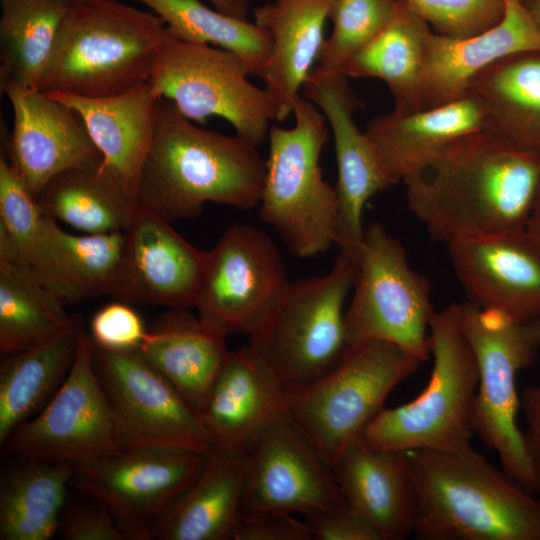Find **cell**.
Instances as JSON below:
<instances>
[{"instance_id":"6da1fadb","label":"cell","mask_w":540,"mask_h":540,"mask_svg":"<svg viewBox=\"0 0 540 540\" xmlns=\"http://www.w3.org/2000/svg\"><path fill=\"white\" fill-rule=\"evenodd\" d=\"M403 182L407 207L432 240L447 245L522 231L540 189V153L483 130L454 141Z\"/></svg>"},{"instance_id":"7a4b0ae2","label":"cell","mask_w":540,"mask_h":540,"mask_svg":"<svg viewBox=\"0 0 540 540\" xmlns=\"http://www.w3.org/2000/svg\"><path fill=\"white\" fill-rule=\"evenodd\" d=\"M239 135L194 125L160 99L136 202L173 222L199 215L207 202L248 210L259 205L266 160Z\"/></svg>"},{"instance_id":"3957f363","label":"cell","mask_w":540,"mask_h":540,"mask_svg":"<svg viewBox=\"0 0 540 540\" xmlns=\"http://www.w3.org/2000/svg\"><path fill=\"white\" fill-rule=\"evenodd\" d=\"M418 540H540V501L471 444L409 451Z\"/></svg>"},{"instance_id":"277c9868","label":"cell","mask_w":540,"mask_h":540,"mask_svg":"<svg viewBox=\"0 0 540 540\" xmlns=\"http://www.w3.org/2000/svg\"><path fill=\"white\" fill-rule=\"evenodd\" d=\"M171 37L155 13L117 0L73 3L36 88L85 97L124 93L149 80Z\"/></svg>"},{"instance_id":"5b68a950","label":"cell","mask_w":540,"mask_h":540,"mask_svg":"<svg viewBox=\"0 0 540 540\" xmlns=\"http://www.w3.org/2000/svg\"><path fill=\"white\" fill-rule=\"evenodd\" d=\"M295 125H271L260 219L272 226L289 251L306 259L336 244L338 198L323 178L320 155L329 138L327 120L310 100L294 103Z\"/></svg>"},{"instance_id":"8992f818","label":"cell","mask_w":540,"mask_h":540,"mask_svg":"<svg viewBox=\"0 0 540 540\" xmlns=\"http://www.w3.org/2000/svg\"><path fill=\"white\" fill-rule=\"evenodd\" d=\"M459 323L479 373L471 408L473 434L497 453L503 470L535 495V467L516 422L521 406L516 376L537 358L540 320L516 319L467 301L459 303Z\"/></svg>"},{"instance_id":"52a82bcc","label":"cell","mask_w":540,"mask_h":540,"mask_svg":"<svg viewBox=\"0 0 540 540\" xmlns=\"http://www.w3.org/2000/svg\"><path fill=\"white\" fill-rule=\"evenodd\" d=\"M421 364L393 343L363 342L318 379L286 386L288 417L331 468L362 439L391 391Z\"/></svg>"},{"instance_id":"ba28073f","label":"cell","mask_w":540,"mask_h":540,"mask_svg":"<svg viewBox=\"0 0 540 540\" xmlns=\"http://www.w3.org/2000/svg\"><path fill=\"white\" fill-rule=\"evenodd\" d=\"M433 368L426 388L412 401L382 408L362 442L400 450L453 451L471 444V408L478 366L459 323V303L435 311L429 325Z\"/></svg>"},{"instance_id":"9c48e42d","label":"cell","mask_w":540,"mask_h":540,"mask_svg":"<svg viewBox=\"0 0 540 540\" xmlns=\"http://www.w3.org/2000/svg\"><path fill=\"white\" fill-rule=\"evenodd\" d=\"M356 258L353 295L345 311L348 348L382 340L428 360L429 325L436 311L429 279L410 266L401 242L379 222L364 228Z\"/></svg>"},{"instance_id":"30bf717a","label":"cell","mask_w":540,"mask_h":540,"mask_svg":"<svg viewBox=\"0 0 540 540\" xmlns=\"http://www.w3.org/2000/svg\"><path fill=\"white\" fill-rule=\"evenodd\" d=\"M356 275V256L339 251L325 275L290 283L269 325L250 339L286 386L318 379L349 350L344 307Z\"/></svg>"},{"instance_id":"8fae6325","label":"cell","mask_w":540,"mask_h":540,"mask_svg":"<svg viewBox=\"0 0 540 540\" xmlns=\"http://www.w3.org/2000/svg\"><path fill=\"white\" fill-rule=\"evenodd\" d=\"M249 75L239 55L172 35L159 51L148 83L189 120L203 125L209 117L224 118L237 135L259 147L276 112L265 89L252 84Z\"/></svg>"},{"instance_id":"7c38bea8","label":"cell","mask_w":540,"mask_h":540,"mask_svg":"<svg viewBox=\"0 0 540 540\" xmlns=\"http://www.w3.org/2000/svg\"><path fill=\"white\" fill-rule=\"evenodd\" d=\"M290 283L271 237L251 225H232L204 252L194 308L214 332L253 339L271 322Z\"/></svg>"},{"instance_id":"4fadbf2b","label":"cell","mask_w":540,"mask_h":540,"mask_svg":"<svg viewBox=\"0 0 540 540\" xmlns=\"http://www.w3.org/2000/svg\"><path fill=\"white\" fill-rule=\"evenodd\" d=\"M2 446L23 459L74 465L125 450L95 368L89 333L81 332L73 364L57 393Z\"/></svg>"},{"instance_id":"5bb4252c","label":"cell","mask_w":540,"mask_h":540,"mask_svg":"<svg viewBox=\"0 0 540 540\" xmlns=\"http://www.w3.org/2000/svg\"><path fill=\"white\" fill-rule=\"evenodd\" d=\"M206 458L186 450L125 449L75 465L71 485L103 504L126 540H152L154 524L197 479Z\"/></svg>"},{"instance_id":"9a60e30c","label":"cell","mask_w":540,"mask_h":540,"mask_svg":"<svg viewBox=\"0 0 540 540\" xmlns=\"http://www.w3.org/2000/svg\"><path fill=\"white\" fill-rule=\"evenodd\" d=\"M94 361L124 449L211 452L213 443L197 413L138 349L112 351L94 344Z\"/></svg>"},{"instance_id":"2e32d148","label":"cell","mask_w":540,"mask_h":540,"mask_svg":"<svg viewBox=\"0 0 540 540\" xmlns=\"http://www.w3.org/2000/svg\"><path fill=\"white\" fill-rule=\"evenodd\" d=\"M247 454L243 515L306 517L346 502L331 468L288 415L264 431Z\"/></svg>"},{"instance_id":"e0dca14e","label":"cell","mask_w":540,"mask_h":540,"mask_svg":"<svg viewBox=\"0 0 540 540\" xmlns=\"http://www.w3.org/2000/svg\"><path fill=\"white\" fill-rule=\"evenodd\" d=\"M341 70L313 67L302 87V96L313 102L330 125L337 161L338 198L336 244L339 251L356 256L364 234L363 209L376 193L390 187L353 114L361 103Z\"/></svg>"},{"instance_id":"ac0fdd59","label":"cell","mask_w":540,"mask_h":540,"mask_svg":"<svg viewBox=\"0 0 540 540\" xmlns=\"http://www.w3.org/2000/svg\"><path fill=\"white\" fill-rule=\"evenodd\" d=\"M124 233L123 258L110 296L131 305L194 308L205 251L138 203Z\"/></svg>"},{"instance_id":"d6986e66","label":"cell","mask_w":540,"mask_h":540,"mask_svg":"<svg viewBox=\"0 0 540 540\" xmlns=\"http://www.w3.org/2000/svg\"><path fill=\"white\" fill-rule=\"evenodd\" d=\"M1 91L13 110L9 162L35 197L58 174L103 161L75 111L34 87L9 84Z\"/></svg>"},{"instance_id":"ffe728a7","label":"cell","mask_w":540,"mask_h":540,"mask_svg":"<svg viewBox=\"0 0 540 540\" xmlns=\"http://www.w3.org/2000/svg\"><path fill=\"white\" fill-rule=\"evenodd\" d=\"M197 415L214 447L247 452L288 415L286 385L250 346L229 350Z\"/></svg>"},{"instance_id":"44dd1931","label":"cell","mask_w":540,"mask_h":540,"mask_svg":"<svg viewBox=\"0 0 540 540\" xmlns=\"http://www.w3.org/2000/svg\"><path fill=\"white\" fill-rule=\"evenodd\" d=\"M468 302L540 320V249L526 230L447 244Z\"/></svg>"},{"instance_id":"7402d4cb","label":"cell","mask_w":540,"mask_h":540,"mask_svg":"<svg viewBox=\"0 0 540 540\" xmlns=\"http://www.w3.org/2000/svg\"><path fill=\"white\" fill-rule=\"evenodd\" d=\"M526 51H540V24L521 0H505L502 19L477 35L454 38L431 31L424 44L417 110L460 98L487 66Z\"/></svg>"},{"instance_id":"603a6c76","label":"cell","mask_w":540,"mask_h":540,"mask_svg":"<svg viewBox=\"0 0 540 540\" xmlns=\"http://www.w3.org/2000/svg\"><path fill=\"white\" fill-rule=\"evenodd\" d=\"M487 112L472 92L431 108L374 117L364 134L391 185L432 163L451 143L487 129Z\"/></svg>"},{"instance_id":"cb8c5ba5","label":"cell","mask_w":540,"mask_h":540,"mask_svg":"<svg viewBox=\"0 0 540 540\" xmlns=\"http://www.w3.org/2000/svg\"><path fill=\"white\" fill-rule=\"evenodd\" d=\"M331 470L346 502L373 525L381 540L412 535L417 498L407 451L375 448L360 440Z\"/></svg>"},{"instance_id":"d4e9b609","label":"cell","mask_w":540,"mask_h":540,"mask_svg":"<svg viewBox=\"0 0 540 540\" xmlns=\"http://www.w3.org/2000/svg\"><path fill=\"white\" fill-rule=\"evenodd\" d=\"M125 246L124 231L74 235L45 215L25 257L39 280L64 305L111 295Z\"/></svg>"},{"instance_id":"484cf974","label":"cell","mask_w":540,"mask_h":540,"mask_svg":"<svg viewBox=\"0 0 540 540\" xmlns=\"http://www.w3.org/2000/svg\"><path fill=\"white\" fill-rule=\"evenodd\" d=\"M247 452L213 447L197 479L154 524L156 540H233L244 509Z\"/></svg>"},{"instance_id":"4316f807","label":"cell","mask_w":540,"mask_h":540,"mask_svg":"<svg viewBox=\"0 0 540 540\" xmlns=\"http://www.w3.org/2000/svg\"><path fill=\"white\" fill-rule=\"evenodd\" d=\"M75 111L102 154L136 199L141 171L153 141L159 98L147 82L107 97L46 92Z\"/></svg>"},{"instance_id":"83f0119b","label":"cell","mask_w":540,"mask_h":540,"mask_svg":"<svg viewBox=\"0 0 540 540\" xmlns=\"http://www.w3.org/2000/svg\"><path fill=\"white\" fill-rule=\"evenodd\" d=\"M334 0H273L255 7L254 22L271 35V50L262 76L264 89L284 121L313 69L324 42L323 28Z\"/></svg>"},{"instance_id":"f1b7e54d","label":"cell","mask_w":540,"mask_h":540,"mask_svg":"<svg viewBox=\"0 0 540 540\" xmlns=\"http://www.w3.org/2000/svg\"><path fill=\"white\" fill-rule=\"evenodd\" d=\"M225 338L188 309H168L138 351L197 413L229 352Z\"/></svg>"},{"instance_id":"f546056e","label":"cell","mask_w":540,"mask_h":540,"mask_svg":"<svg viewBox=\"0 0 540 540\" xmlns=\"http://www.w3.org/2000/svg\"><path fill=\"white\" fill-rule=\"evenodd\" d=\"M467 91L483 103L487 131L512 145L539 152L540 51L495 61L472 79Z\"/></svg>"},{"instance_id":"4dcf8cb0","label":"cell","mask_w":540,"mask_h":540,"mask_svg":"<svg viewBox=\"0 0 540 540\" xmlns=\"http://www.w3.org/2000/svg\"><path fill=\"white\" fill-rule=\"evenodd\" d=\"M83 318L58 337L6 355L0 363V444L53 398L73 364Z\"/></svg>"},{"instance_id":"1f68e13d","label":"cell","mask_w":540,"mask_h":540,"mask_svg":"<svg viewBox=\"0 0 540 540\" xmlns=\"http://www.w3.org/2000/svg\"><path fill=\"white\" fill-rule=\"evenodd\" d=\"M36 199L45 215L86 234L125 231L137 205L104 160L58 174Z\"/></svg>"},{"instance_id":"d6a6232c","label":"cell","mask_w":540,"mask_h":540,"mask_svg":"<svg viewBox=\"0 0 540 540\" xmlns=\"http://www.w3.org/2000/svg\"><path fill=\"white\" fill-rule=\"evenodd\" d=\"M81 316L37 277L31 266L0 245V352L10 355L52 340L73 328Z\"/></svg>"},{"instance_id":"836d02e7","label":"cell","mask_w":540,"mask_h":540,"mask_svg":"<svg viewBox=\"0 0 540 540\" xmlns=\"http://www.w3.org/2000/svg\"><path fill=\"white\" fill-rule=\"evenodd\" d=\"M431 31L427 21L406 0H397L389 24L349 58L342 71L352 78L384 81L394 98V109L417 110L424 44Z\"/></svg>"},{"instance_id":"e575fe53","label":"cell","mask_w":540,"mask_h":540,"mask_svg":"<svg viewBox=\"0 0 540 540\" xmlns=\"http://www.w3.org/2000/svg\"><path fill=\"white\" fill-rule=\"evenodd\" d=\"M74 468L71 463L24 459L23 464L5 473L0 484V539L52 538Z\"/></svg>"},{"instance_id":"d590c367","label":"cell","mask_w":540,"mask_h":540,"mask_svg":"<svg viewBox=\"0 0 540 540\" xmlns=\"http://www.w3.org/2000/svg\"><path fill=\"white\" fill-rule=\"evenodd\" d=\"M70 0H0V87H34L51 54Z\"/></svg>"},{"instance_id":"8d00e7d4","label":"cell","mask_w":540,"mask_h":540,"mask_svg":"<svg viewBox=\"0 0 540 540\" xmlns=\"http://www.w3.org/2000/svg\"><path fill=\"white\" fill-rule=\"evenodd\" d=\"M135 1L161 17L174 37L231 51L244 60L250 75L262 78L272 43L265 28L211 9L200 0Z\"/></svg>"},{"instance_id":"74e56055","label":"cell","mask_w":540,"mask_h":540,"mask_svg":"<svg viewBox=\"0 0 540 540\" xmlns=\"http://www.w3.org/2000/svg\"><path fill=\"white\" fill-rule=\"evenodd\" d=\"M396 5L397 0H334L328 17L332 32L322 43L317 67L342 71L345 62L389 24Z\"/></svg>"},{"instance_id":"f35d334b","label":"cell","mask_w":540,"mask_h":540,"mask_svg":"<svg viewBox=\"0 0 540 540\" xmlns=\"http://www.w3.org/2000/svg\"><path fill=\"white\" fill-rule=\"evenodd\" d=\"M45 214L10 162L0 158V245L25 259Z\"/></svg>"},{"instance_id":"ab89813d","label":"cell","mask_w":540,"mask_h":540,"mask_svg":"<svg viewBox=\"0 0 540 540\" xmlns=\"http://www.w3.org/2000/svg\"><path fill=\"white\" fill-rule=\"evenodd\" d=\"M435 33L464 38L495 26L505 12V0H406Z\"/></svg>"},{"instance_id":"60d3db41","label":"cell","mask_w":540,"mask_h":540,"mask_svg":"<svg viewBox=\"0 0 540 540\" xmlns=\"http://www.w3.org/2000/svg\"><path fill=\"white\" fill-rule=\"evenodd\" d=\"M147 333L142 317L131 304L116 300L98 309L90 321V336L102 349H138Z\"/></svg>"},{"instance_id":"b9f144b4","label":"cell","mask_w":540,"mask_h":540,"mask_svg":"<svg viewBox=\"0 0 540 540\" xmlns=\"http://www.w3.org/2000/svg\"><path fill=\"white\" fill-rule=\"evenodd\" d=\"M72 505L61 513L57 532L66 540H126L112 514L100 502Z\"/></svg>"},{"instance_id":"7bdbcfd3","label":"cell","mask_w":540,"mask_h":540,"mask_svg":"<svg viewBox=\"0 0 540 540\" xmlns=\"http://www.w3.org/2000/svg\"><path fill=\"white\" fill-rule=\"evenodd\" d=\"M303 518L312 540H381L373 525L347 502Z\"/></svg>"},{"instance_id":"ee69618b","label":"cell","mask_w":540,"mask_h":540,"mask_svg":"<svg viewBox=\"0 0 540 540\" xmlns=\"http://www.w3.org/2000/svg\"><path fill=\"white\" fill-rule=\"evenodd\" d=\"M233 540H312V535L305 519L297 515H243Z\"/></svg>"},{"instance_id":"f6af8a7d","label":"cell","mask_w":540,"mask_h":540,"mask_svg":"<svg viewBox=\"0 0 540 540\" xmlns=\"http://www.w3.org/2000/svg\"><path fill=\"white\" fill-rule=\"evenodd\" d=\"M526 429L524 442L533 464H540V384L524 388L520 406Z\"/></svg>"},{"instance_id":"bcb514c9","label":"cell","mask_w":540,"mask_h":540,"mask_svg":"<svg viewBox=\"0 0 540 540\" xmlns=\"http://www.w3.org/2000/svg\"><path fill=\"white\" fill-rule=\"evenodd\" d=\"M216 10L224 14L247 20L249 0H208Z\"/></svg>"},{"instance_id":"7dc6e473","label":"cell","mask_w":540,"mask_h":540,"mask_svg":"<svg viewBox=\"0 0 540 540\" xmlns=\"http://www.w3.org/2000/svg\"><path fill=\"white\" fill-rule=\"evenodd\" d=\"M525 230L540 249V189Z\"/></svg>"},{"instance_id":"c3c4849f","label":"cell","mask_w":540,"mask_h":540,"mask_svg":"<svg viewBox=\"0 0 540 540\" xmlns=\"http://www.w3.org/2000/svg\"><path fill=\"white\" fill-rule=\"evenodd\" d=\"M533 17L540 24V0H537L529 7Z\"/></svg>"},{"instance_id":"681fc988","label":"cell","mask_w":540,"mask_h":540,"mask_svg":"<svg viewBox=\"0 0 540 540\" xmlns=\"http://www.w3.org/2000/svg\"><path fill=\"white\" fill-rule=\"evenodd\" d=\"M536 472L535 496L540 501V464L534 465Z\"/></svg>"},{"instance_id":"f907efd6","label":"cell","mask_w":540,"mask_h":540,"mask_svg":"<svg viewBox=\"0 0 540 540\" xmlns=\"http://www.w3.org/2000/svg\"><path fill=\"white\" fill-rule=\"evenodd\" d=\"M528 8L537 0H521Z\"/></svg>"},{"instance_id":"816d5d0a","label":"cell","mask_w":540,"mask_h":540,"mask_svg":"<svg viewBox=\"0 0 540 540\" xmlns=\"http://www.w3.org/2000/svg\"><path fill=\"white\" fill-rule=\"evenodd\" d=\"M70 1H72L73 3H83V2H87L91 0H70Z\"/></svg>"},{"instance_id":"f5cc1de1","label":"cell","mask_w":540,"mask_h":540,"mask_svg":"<svg viewBox=\"0 0 540 540\" xmlns=\"http://www.w3.org/2000/svg\"><path fill=\"white\" fill-rule=\"evenodd\" d=\"M539 152H540V148H539Z\"/></svg>"}]
</instances>
